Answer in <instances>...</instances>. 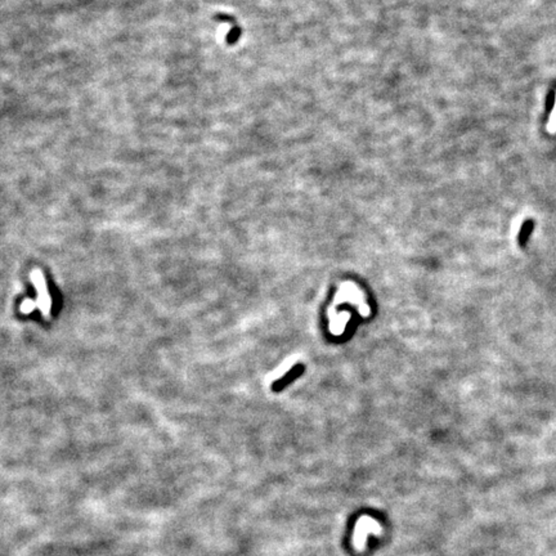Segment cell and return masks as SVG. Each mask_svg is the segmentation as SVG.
<instances>
[{
  "label": "cell",
  "mask_w": 556,
  "mask_h": 556,
  "mask_svg": "<svg viewBox=\"0 0 556 556\" xmlns=\"http://www.w3.org/2000/svg\"><path fill=\"white\" fill-rule=\"evenodd\" d=\"M30 280L36 290V304H38V309L40 310V314L45 320H50L52 318L53 301L52 296L49 294L45 276L40 269L35 268L30 273Z\"/></svg>",
  "instance_id": "6da1fadb"
},
{
  "label": "cell",
  "mask_w": 556,
  "mask_h": 556,
  "mask_svg": "<svg viewBox=\"0 0 556 556\" xmlns=\"http://www.w3.org/2000/svg\"><path fill=\"white\" fill-rule=\"evenodd\" d=\"M556 122V107H555V111H553V115H552V119H551V124H555Z\"/></svg>",
  "instance_id": "3957f363"
},
{
  "label": "cell",
  "mask_w": 556,
  "mask_h": 556,
  "mask_svg": "<svg viewBox=\"0 0 556 556\" xmlns=\"http://www.w3.org/2000/svg\"><path fill=\"white\" fill-rule=\"evenodd\" d=\"M35 308H38L36 301L31 300L30 298H26L23 301H22L21 307H19V310H21V313H23V314H30V313H33L34 310H35Z\"/></svg>",
  "instance_id": "7a4b0ae2"
}]
</instances>
